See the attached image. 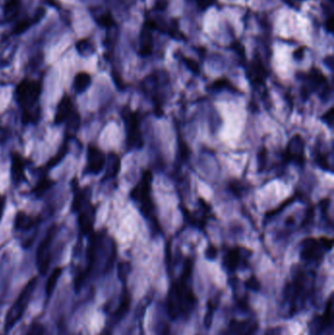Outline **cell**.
I'll list each match as a JSON object with an SVG mask.
<instances>
[{
	"label": "cell",
	"mask_w": 334,
	"mask_h": 335,
	"mask_svg": "<svg viewBox=\"0 0 334 335\" xmlns=\"http://www.w3.org/2000/svg\"><path fill=\"white\" fill-rule=\"evenodd\" d=\"M192 271L193 262L190 258H187L184 261L179 279L170 288L167 311L172 320H177L190 315L196 306V297L191 284Z\"/></svg>",
	"instance_id": "6da1fadb"
},
{
	"label": "cell",
	"mask_w": 334,
	"mask_h": 335,
	"mask_svg": "<svg viewBox=\"0 0 334 335\" xmlns=\"http://www.w3.org/2000/svg\"><path fill=\"white\" fill-rule=\"evenodd\" d=\"M314 283L315 278L311 273L299 270L293 275L292 281L287 283L283 292L281 311L285 317H291L303 308L314 289Z\"/></svg>",
	"instance_id": "7a4b0ae2"
},
{
	"label": "cell",
	"mask_w": 334,
	"mask_h": 335,
	"mask_svg": "<svg viewBox=\"0 0 334 335\" xmlns=\"http://www.w3.org/2000/svg\"><path fill=\"white\" fill-rule=\"evenodd\" d=\"M141 85L145 95L153 102L156 117L161 118L164 115L163 106L167 97L166 89L170 86L169 75L164 71H156L147 76Z\"/></svg>",
	"instance_id": "3957f363"
},
{
	"label": "cell",
	"mask_w": 334,
	"mask_h": 335,
	"mask_svg": "<svg viewBox=\"0 0 334 335\" xmlns=\"http://www.w3.org/2000/svg\"><path fill=\"white\" fill-rule=\"evenodd\" d=\"M37 283V278L34 277L32 278L22 290L19 297L15 301L12 307L7 312V315L5 317V323H4V330L5 332H9L15 324L18 323L21 318L23 317L25 311L27 310L31 300L33 298V294L35 292Z\"/></svg>",
	"instance_id": "277c9868"
},
{
	"label": "cell",
	"mask_w": 334,
	"mask_h": 335,
	"mask_svg": "<svg viewBox=\"0 0 334 335\" xmlns=\"http://www.w3.org/2000/svg\"><path fill=\"white\" fill-rule=\"evenodd\" d=\"M122 118L125 123L127 132V143L131 149H141L144 139L140 130V120L137 112L132 111L129 106L122 110Z\"/></svg>",
	"instance_id": "5b68a950"
},
{
	"label": "cell",
	"mask_w": 334,
	"mask_h": 335,
	"mask_svg": "<svg viewBox=\"0 0 334 335\" xmlns=\"http://www.w3.org/2000/svg\"><path fill=\"white\" fill-rule=\"evenodd\" d=\"M41 86L36 81L24 80L17 85L16 100L24 110L34 107L40 94Z\"/></svg>",
	"instance_id": "8992f818"
},
{
	"label": "cell",
	"mask_w": 334,
	"mask_h": 335,
	"mask_svg": "<svg viewBox=\"0 0 334 335\" xmlns=\"http://www.w3.org/2000/svg\"><path fill=\"white\" fill-rule=\"evenodd\" d=\"M55 233V227L48 229L45 238L39 244L36 252V266L40 275L47 273L49 265L51 262V245Z\"/></svg>",
	"instance_id": "52a82bcc"
},
{
	"label": "cell",
	"mask_w": 334,
	"mask_h": 335,
	"mask_svg": "<svg viewBox=\"0 0 334 335\" xmlns=\"http://www.w3.org/2000/svg\"><path fill=\"white\" fill-rule=\"evenodd\" d=\"M284 163H294L299 167L305 165V141L300 134H295L287 144L283 153Z\"/></svg>",
	"instance_id": "ba28073f"
},
{
	"label": "cell",
	"mask_w": 334,
	"mask_h": 335,
	"mask_svg": "<svg viewBox=\"0 0 334 335\" xmlns=\"http://www.w3.org/2000/svg\"><path fill=\"white\" fill-rule=\"evenodd\" d=\"M325 252L320 240L314 237H307L301 243L300 257L304 262L318 263L322 261Z\"/></svg>",
	"instance_id": "9c48e42d"
},
{
	"label": "cell",
	"mask_w": 334,
	"mask_h": 335,
	"mask_svg": "<svg viewBox=\"0 0 334 335\" xmlns=\"http://www.w3.org/2000/svg\"><path fill=\"white\" fill-rule=\"evenodd\" d=\"M152 181H153L152 173L149 170H144L141 180L131 189V199L139 204L150 199Z\"/></svg>",
	"instance_id": "30bf717a"
},
{
	"label": "cell",
	"mask_w": 334,
	"mask_h": 335,
	"mask_svg": "<svg viewBox=\"0 0 334 335\" xmlns=\"http://www.w3.org/2000/svg\"><path fill=\"white\" fill-rule=\"evenodd\" d=\"M248 250L241 247H234L229 249L224 257V267L229 273L235 272L243 265H246L248 259Z\"/></svg>",
	"instance_id": "8fae6325"
},
{
	"label": "cell",
	"mask_w": 334,
	"mask_h": 335,
	"mask_svg": "<svg viewBox=\"0 0 334 335\" xmlns=\"http://www.w3.org/2000/svg\"><path fill=\"white\" fill-rule=\"evenodd\" d=\"M106 163L103 151L96 146H89L87 151V171L89 174L97 175L101 173Z\"/></svg>",
	"instance_id": "7c38bea8"
},
{
	"label": "cell",
	"mask_w": 334,
	"mask_h": 335,
	"mask_svg": "<svg viewBox=\"0 0 334 335\" xmlns=\"http://www.w3.org/2000/svg\"><path fill=\"white\" fill-rule=\"evenodd\" d=\"M247 77L251 84L256 88H261L265 85V79L267 77V71L260 59L256 58L251 62L247 68Z\"/></svg>",
	"instance_id": "4fadbf2b"
},
{
	"label": "cell",
	"mask_w": 334,
	"mask_h": 335,
	"mask_svg": "<svg viewBox=\"0 0 334 335\" xmlns=\"http://www.w3.org/2000/svg\"><path fill=\"white\" fill-rule=\"evenodd\" d=\"M152 27L149 20H147L144 24L142 31L140 33V48L139 55L142 57L149 56L153 50V36H152Z\"/></svg>",
	"instance_id": "5bb4252c"
},
{
	"label": "cell",
	"mask_w": 334,
	"mask_h": 335,
	"mask_svg": "<svg viewBox=\"0 0 334 335\" xmlns=\"http://www.w3.org/2000/svg\"><path fill=\"white\" fill-rule=\"evenodd\" d=\"M257 329V323L251 321H232L227 335H252Z\"/></svg>",
	"instance_id": "9a60e30c"
},
{
	"label": "cell",
	"mask_w": 334,
	"mask_h": 335,
	"mask_svg": "<svg viewBox=\"0 0 334 335\" xmlns=\"http://www.w3.org/2000/svg\"><path fill=\"white\" fill-rule=\"evenodd\" d=\"M73 113V104L70 100V98L68 96H64L61 100H60L58 105H57V109H56V114H55V118H54V122L56 125H60L62 123H64L65 121L67 120L71 114Z\"/></svg>",
	"instance_id": "2e32d148"
},
{
	"label": "cell",
	"mask_w": 334,
	"mask_h": 335,
	"mask_svg": "<svg viewBox=\"0 0 334 335\" xmlns=\"http://www.w3.org/2000/svg\"><path fill=\"white\" fill-rule=\"evenodd\" d=\"M105 164H106V171H105V175H104L102 180H111V179L116 178L117 175L119 174L120 170H121V158H120V156L115 152L109 153L107 162Z\"/></svg>",
	"instance_id": "e0dca14e"
},
{
	"label": "cell",
	"mask_w": 334,
	"mask_h": 335,
	"mask_svg": "<svg viewBox=\"0 0 334 335\" xmlns=\"http://www.w3.org/2000/svg\"><path fill=\"white\" fill-rule=\"evenodd\" d=\"M11 176L15 184H19L25 180L24 163L18 153H13L11 156Z\"/></svg>",
	"instance_id": "ac0fdd59"
},
{
	"label": "cell",
	"mask_w": 334,
	"mask_h": 335,
	"mask_svg": "<svg viewBox=\"0 0 334 335\" xmlns=\"http://www.w3.org/2000/svg\"><path fill=\"white\" fill-rule=\"evenodd\" d=\"M131 295L130 293L125 290L123 295H122V298H121V301H120L119 306L117 307V309L114 312L113 316L114 318L118 321V320H121L122 318H124L126 316V314L129 312L130 310V307H131Z\"/></svg>",
	"instance_id": "d6986e66"
},
{
	"label": "cell",
	"mask_w": 334,
	"mask_h": 335,
	"mask_svg": "<svg viewBox=\"0 0 334 335\" xmlns=\"http://www.w3.org/2000/svg\"><path fill=\"white\" fill-rule=\"evenodd\" d=\"M91 84V78L87 73H79L74 80V88L78 93L84 92Z\"/></svg>",
	"instance_id": "ffe728a7"
},
{
	"label": "cell",
	"mask_w": 334,
	"mask_h": 335,
	"mask_svg": "<svg viewBox=\"0 0 334 335\" xmlns=\"http://www.w3.org/2000/svg\"><path fill=\"white\" fill-rule=\"evenodd\" d=\"M34 219L29 215H27L25 212H19L14 221V226L15 228L19 230H28L34 226Z\"/></svg>",
	"instance_id": "44dd1931"
},
{
	"label": "cell",
	"mask_w": 334,
	"mask_h": 335,
	"mask_svg": "<svg viewBox=\"0 0 334 335\" xmlns=\"http://www.w3.org/2000/svg\"><path fill=\"white\" fill-rule=\"evenodd\" d=\"M62 268H56L53 270V272L50 274L48 277L47 282H46V288H45V292H46V297L50 298L51 295L53 294L57 282L59 280L60 276L62 275Z\"/></svg>",
	"instance_id": "7402d4cb"
},
{
	"label": "cell",
	"mask_w": 334,
	"mask_h": 335,
	"mask_svg": "<svg viewBox=\"0 0 334 335\" xmlns=\"http://www.w3.org/2000/svg\"><path fill=\"white\" fill-rule=\"evenodd\" d=\"M211 90H223V89H227L231 92H238V88H236L233 84H231L227 79H220L217 80L213 84L210 85Z\"/></svg>",
	"instance_id": "603a6c76"
},
{
	"label": "cell",
	"mask_w": 334,
	"mask_h": 335,
	"mask_svg": "<svg viewBox=\"0 0 334 335\" xmlns=\"http://www.w3.org/2000/svg\"><path fill=\"white\" fill-rule=\"evenodd\" d=\"M20 0H7L4 6V15L7 20H13L19 11Z\"/></svg>",
	"instance_id": "cb8c5ba5"
},
{
	"label": "cell",
	"mask_w": 334,
	"mask_h": 335,
	"mask_svg": "<svg viewBox=\"0 0 334 335\" xmlns=\"http://www.w3.org/2000/svg\"><path fill=\"white\" fill-rule=\"evenodd\" d=\"M216 308H217V303L214 302L213 300H209L208 303H207V311H206L205 318H204V323H205V326L207 328H210L211 325H212Z\"/></svg>",
	"instance_id": "d4e9b609"
},
{
	"label": "cell",
	"mask_w": 334,
	"mask_h": 335,
	"mask_svg": "<svg viewBox=\"0 0 334 335\" xmlns=\"http://www.w3.org/2000/svg\"><path fill=\"white\" fill-rule=\"evenodd\" d=\"M79 226L84 234H89L90 232H92L93 229L92 221L85 213H82L79 216Z\"/></svg>",
	"instance_id": "484cf974"
},
{
	"label": "cell",
	"mask_w": 334,
	"mask_h": 335,
	"mask_svg": "<svg viewBox=\"0 0 334 335\" xmlns=\"http://www.w3.org/2000/svg\"><path fill=\"white\" fill-rule=\"evenodd\" d=\"M325 326L324 323L322 322V316L316 317L310 324V333L311 335H321L322 332H324Z\"/></svg>",
	"instance_id": "4316f807"
},
{
	"label": "cell",
	"mask_w": 334,
	"mask_h": 335,
	"mask_svg": "<svg viewBox=\"0 0 334 335\" xmlns=\"http://www.w3.org/2000/svg\"><path fill=\"white\" fill-rule=\"evenodd\" d=\"M54 184V181L53 180H50V179H47V178H44L42 180H39L38 183L36 184V187L34 188V193L36 194L37 197H40L41 195H43L47 189H49L52 185Z\"/></svg>",
	"instance_id": "83f0119b"
},
{
	"label": "cell",
	"mask_w": 334,
	"mask_h": 335,
	"mask_svg": "<svg viewBox=\"0 0 334 335\" xmlns=\"http://www.w3.org/2000/svg\"><path fill=\"white\" fill-rule=\"evenodd\" d=\"M68 152V144L64 143L62 145V147L60 148L59 151L56 153V155L52 157L49 162L47 163V167H53L56 165H58L60 162L63 160V158L66 156Z\"/></svg>",
	"instance_id": "f1b7e54d"
},
{
	"label": "cell",
	"mask_w": 334,
	"mask_h": 335,
	"mask_svg": "<svg viewBox=\"0 0 334 335\" xmlns=\"http://www.w3.org/2000/svg\"><path fill=\"white\" fill-rule=\"evenodd\" d=\"M131 266L129 262H121L118 266V276L122 282H126L131 274Z\"/></svg>",
	"instance_id": "f546056e"
},
{
	"label": "cell",
	"mask_w": 334,
	"mask_h": 335,
	"mask_svg": "<svg viewBox=\"0 0 334 335\" xmlns=\"http://www.w3.org/2000/svg\"><path fill=\"white\" fill-rule=\"evenodd\" d=\"M315 159H316L315 161H316L317 165L321 167V169L324 170V171H328L329 173H332V172H333L332 169H331V166H330L329 163H328V159H327V157L322 154L321 151H318V152H317L316 158H315Z\"/></svg>",
	"instance_id": "4dcf8cb0"
},
{
	"label": "cell",
	"mask_w": 334,
	"mask_h": 335,
	"mask_svg": "<svg viewBox=\"0 0 334 335\" xmlns=\"http://www.w3.org/2000/svg\"><path fill=\"white\" fill-rule=\"evenodd\" d=\"M189 156H190V150H189L187 144H186V142H184L183 140L179 139V154H178L179 161H181V162H186L187 159L189 158Z\"/></svg>",
	"instance_id": "1f68e13d"
},
{
	"label": "cell",
	"mask_w": 334,
	"mask_h": 335,
	"mask_svg": "<svg viewBox=\"0 0 334 335\" xmlns=\"http://www.w3.org/2000/svg\"><path fill=\"white\" fill-rule=\"evenodd\" d=\"M228 188L230 192L235 195L236 197H242L245 188L243 187V184L239 180H231L228 184Z\"/></svg>",
	"instance_id": "d6a6232c"
},
{
	"label": "cell",
	"mask_w": 334,
	"mask_h": 335,
	"mask_svg": "<svg viewBox=\"0 0 334 335\" xmlns=\"http://www.w3.org/2000/svg\"><path fill=\"white\" fill-rule=\"evenodd\" d=\"M34 23H35V21L33 19L32 20H22V21H20L19 23H17V25L15 26V28L13 30V33L15 35L23 34Z\"/></svg>",
	"instance_id": "836d02e7"
},
{
	"label": "cell",
	"mask_w": 334,
	"mask_h": 335,
	"mask_svg": "<svg viewBox=\"0 0 334 335\" xmlns=\"http://www.w3.org/2000/svg\"><path fill=\"white\" fill-rule=\"evenodd\" d=\"M96 21H97V24L100 25L101 27H104V28H111L115 25V21L110 13L102 14L99 18L96 19Z\"/></svg>",
	"instance_id": "e575fe53"
},
{
	"label": "cell",
	"mask_w": 334,
	"mask_h": 335,
	"mask_svg": "<svg viewBox=\"0 0 334 335\" xmlns=\"http://www.w3.org/2000/svg\"><path fill=\"white\" fill-rule=\"evenodd\" d=\"M267 156H268V151L267 148L265 146H263L262 148L259 150L258 155H257V165H258V170L259 172H262L265 170L266 164H267Z\"/></svg>",
	"instance_id": "d590c367"
},
{
	"label": "cell",
	"mask_w": 334,
	"mask_h": 335,
	"mask_svg": "<svg viewBox=\"0 0 334 335\" xmlns=\"http://www.w3.org/2000/svg\"><path fill=\"white\" fill-rule=\"evenodd\" d=\"M245 288H247L248 290H251V291H254V292H257L260 290L261 288V284H260V281L258 280V278L256 276H250L244 283Z\"/></svg>",
	"instance_id": "8d00e7d4"
},
{
	"label": "cell",
	"mask_w": 334,
	"mask_h": 335,
	"mask_svg": "<svg viewBox=\"0 0 334 335\" xmlns=\"http://www.w3.org/2000/svg\"><path fill=\"white\" fill-rule=\"evenodd\" d=\"M68 120V130L70 131H77L80 126V116L77 112H73L71 116L67 119Z\"/></svg>",
	"instance_id": "74e56055"
},
{
	"label": "cell",
	"mask_w": 334,
	"mask_h": 335,
	"mask_svg": "<svg viewBox=\"0 0 334 335\" xmlns=\"http://www.w3.org/2000/svg\"><path fill=\"white\" fill-rule=\"evenodd\" d=\"M45 331L44 326L39 323H34L27 331L26 335H43Z\"/></svg>",
	"instance_id": "f35d334b"
},
{
	"label": "cell",
	"mask_w": 334,
	"mask_h": 335,
	"mask_svg": "<svg viewBox=\"0 0 334 335\" xmlns=\"http://www.w3.org/2000/svg\"><path fill=\"white\" fill-rule=\"evenodd\" d=\"M182 60L184 62L185 66L187 67L188 70H190L191 72L195 75H198L200 73V67H199V64L193 59L191 58H188V57H183Z\"/></svg>",
	"instance_id": "ab89813d"
},
{
	"label": "cell",
	"mask_w": 334,
	"mask_h": 335,
	"mask_svg": "<svg viewBox=\"0 0 334 335\" xmlns=\"http://www.w3.org/2000/svg\"><path fill=\"white\" fill-rule=\"evenodd\" d=\"M77 49L80 53H82L83 55H85L87 53H91V44L89 43L88 40L83 39V40H80L77 43Z\"/></svg>",
	"instance_id": "60d3db41"
},
{
	"label": "cell",
	"mask_w": 334,
	"mask_h": 335,
	"mask_svg": "<svg viewBox=\"0 0 334 335\" xmlns=\"http://www.w3.org/2000/svg\"><path fill=\"white\" fill-rule=\"evenodd\" d=\"M333 107L330 108L328 111H326L323 115H322V121L326 124L329 129H332V124H333Z\"/></svg>",
	"instance_id": "b9f144b4"
},
{
	"label": "cell",
	"mask_w": 334,
	"mask_h": 335,
	"mask_svg": "<svg viewBox=\"0 0 334 335\" xmlns=\"http://www.w3.org/2000/svg\"><path fill=\"white\" fill-rule=\"evenodd\" d=\"M217 256H218V249L215 245H213V244L208 245V247L206 248V251H205L206 259H208L210 261H214L217 258Z\"/></svg>",
	"instance_id": "7bdbcfd3"
},
{
	"label": "cell",
	"mask_w": 334,
	"mask_h": 335,
	"mask_svg": "<svg viewBox=\"0 0 334 335\" xmlns=\"http://www.w3.org/2000/svg\"><path fill=\"white\" fill-rule=\"evenodd\" d=\"M320 242L322 244V248L325 250V251H330L332 249V246H333V240L331 238H328V237H324L322 236L320 238Z\"/></svg>",
	"instance_id": "ee69618b"
},
{
	"label": "cell",
	"mask_w": 334,
	"mask_h": 335,
	"mask_svg": "<svg viewBox=\"0 0 334 335\" xmlns=\"http://www.w3.org/2000/svg\"><path fill=\"white\" fill-rule=\"evenodd\" d=\"M195 2L197 3L198 7L201 10H206L207 8H209L210 6L215 4L216 0H195Z\"/></svg>",
	"instance_id": "f6af8a7d"
},
{
	"label": "cell",
	"mask_w": 334,
	"mask_h": 335,
	"mask_svg": "<svg viewBox=\"0 0 334 335\" xmlns=\"http://www.w3.org/2000/svg\"><path fill=\"white\" fill-rule=\"evenodd\" d=\"M168 2H169V0H156L154 8L156 10H159V11L165 10L167 8Z\"/></svg>",
	"instance_id": "bcb514c9"
},
{
	"label": "cell",
	"mask_w": 334,
	"mask_h": 335,
	"mask_svg": "<svg viewBox=\"0 0 334 335\" xmlns=\"http://www.w3.org/2000/svg\"><path fill=\"white\" fill-rule=\"evenodd\" d=\"M333 25H334V20L333 18L332 17H329L327 20H326V22H325V30L329 33V34H331L332 33V31H333Z\"/></svg>",
	"instance_id": "7dc6e473"
},
{
	"label": "cell",
	"mask_w": 334,
	"mask_h": 335,
	"mask_svg": "<svg viewBox=\"0 0 334 335\" xmlns=\"http://www.w3.org/2000/svg\"><path fill=\"white\" fill-rule=\"evenodd\" d=\"M304 51H305V48L304 47H299L298 49H296L293 53V56L296 60H301L304 56Z\"/></svg>",
	"instance_id": "c3c4849f"
},
{
	"label": "cell",
	"mask_w": 334,
	"mask_h": 335,
	"mask_svg": "<svg viewBox=\"0 0 334 335\" xmlns=\"http://www.w3.org/2000/svg\"><path fill=\"white\" fill-rule=\"evenodd\" d=\"M265 335H281V329L280 327H273L268 329Z\"/></svg>",
	"instance_id": "681fc988"
},
{
	"label": "cell",
	"mask_w": 334,
	"mask_h": 335,
	"mask_svg": "<svg viewBox=\"0 0 334 335\" xmlns=\"http://www.w3.org/2000/svg\"><path fill=\"white\" fill-rule=\"evenodd\" d=\"M4 206H5V198L0 195V219L2 217V213H3V210H4Z\"/></svg>",
	"instance_id": "f907efd6"
},
{
	"label": "cell",
	"mask_w": 334,
	"mask_h": 335,
	"mask_svg": "<svg viewBox=\"0 0 334 335\" xmlns=\"http://www.w3.org/2000/svg\"><path fill=\"white\" fill-rule=\"evenodd\" d=\"M46 2H47L48 4H50V5L58 6V2H57V0H46Z\"/></svg>",
	"instance_id": "816d5d0a"
}]
</instances>
